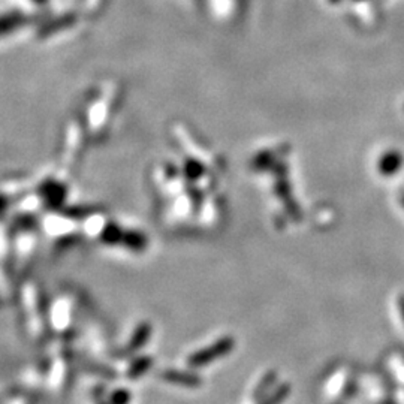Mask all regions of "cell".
Here are the masks:
<instances>
[{
    "instance_id": "obj_1",
    "label": "cell",
    "mask_w": 404,
    "mask_h": 404,
    "mask_svg": "<svg viewBox=\"0 0 404 404\" xmlns=\"http://www.w3.org/2000/svg\"><path fill=\"white\" fill-rule=\"evenodd\" d=\"M234 345L235 341L232 337H222L217 341L211 343V345H209L207 348L198 349L196 352H193V354L189 355L187 364L193 368L210 365L213 361H217L231 354V350L234 349Z\"/></svg>"
},
{
    "instance_id": "obj_2",
    "label": "cell",
    "mask_w": 404,
    "mask_h": 404,
    "mask_svg": "<svg viewBox=\"0 0 404 404\" xmlns=\"http://www.w3.org/2000/svg\"><path fill=\"white\" fill-rule=\"evenodd\" d=\"M67 377V359L63 354H60L57 358H54L53 364H51L50 370V388L53 391H59L62 388Z\"/></svg>"
},
{
    "instance_id": "obj_3",
    "label": "cell",
    "mask_w": 404,
    "mask_h": 404,
    "mask_svg": "<svg viewBox=\"0 0 404 404\" xmlns=\"http://www.w3.org/2000/svg\"><path fill=\"white\" fill-rule=\"evenodd\" d=\"M76 23V14L75 12H66L60 17H56V19L47 21L44 25H42L39 30V36H48L53 35V33H57L60 30H63L66 28H71Z\"/></svg>"
},
{
    "instance_id": "obj_7",
    "label": "cell",
    "mask_w": 404,
    "mask_h": 404,
    "mask_svg": "<svg viewBox=\"0 0 404 404\" xmlns=\"http://www.w3.org/2000/svg\"><path fill=\"white\" fill-rule=\"evenodd\" d=\"M290 392V386L289 385H280L276 391H273L271 394L266 395L264 401L261 404H281L289 397Z\"/></svg>"
},
{
    "instance_id": "obj_5",
    "label": "cell",
    "mask_w": 404,
    "mask_h": 404,
    "mask_svg": "<svg viewBox=\"0 0 404 404\" xmlns=\"http://www.w3.org/2000/svg\"><path fill=\"white\" fill-rule=\"evenodd\" d=\"M30 17L28 14H24L21 11H11V12H6L2 19V32L3 35L10 32H14L17 29H20L21 25H24L25 23H29Z\"/></svg>"
},
{
    "instance_id": "obj_8",
    "label": "cell",
    "mask_w": 404,
    "mask_h": 404,
    "mask_svg": "<svg viewBox=\"0 0 404 404\" xmlns=\"http://www.w3.org/2000/svg\"><path fill=\"white\" fill-rule=\"evenodd\" d=\"M150 365H151V363H150L149 358H141V359L136 361L134 365H131V368H129V372H127V376L132 377V379H135V377H138V376H141V374H144L145 372H147V370L150 368Z\"/></svg>"
},
{
    "instance_id": "obj_4",
    "label": "cell",
    "mask_w": 404,
    "mask_h": 404,
    "mask_svg": "<svg viewBox=\"0 0 404 404\" xmlns=\"http://www.w3.org/2000/svg\"><path fill=\"white\" fill-rule=\"evenodd\" d=\"M160 377L169 383L187 386V388H196V386L201 383V379L198 376L186 372H180V370H163L160 373Z\"/></svg>"
},
{
    "instance_id": "obj_11",
    "label": "cell",
    "mask_w": 404,
    "mask_h": 404,
    "mask_svg": "<svg viewBox=\"0 0 404 404\" xmlns=\"http://www.w3.org/2000/svg\"><path fill=\"white\" fill-rule=\"evenodd\" d=\"M11 404H21V403H19V400H14V401H11Z\"/></svg>"
},
{
    "instance_id": "obj_9",
    "label": "cell",
    "mask_w": 404,
    "mask_h": 404,
    "mask_svg": "<svg viewBox=\"0 0 404 404\" xmlns=\"http://www.w3.org/2000/svg\"><path fill=\"white\" fill-rule=\"evenodd\" d=\"M111 401H113L114 404H126L129 401V394L126 391H117L113 398H111Z\"/></svg>"
},
{
    "instance_id": "obj_6",
    "label": "cell",
    "mask_w": 404,
    "mask_h": 404,
    "mask_svg": "<svg viewBox=\"0 0 404 404\" xmlns=\"http://www.w3.org/2000/svg\"><path fill=\"white\" fill-rule=\"evenodd\" d=\"M149 337H150V325L147 323L140 325L138 328H136L131 343L127 345L126 352H135L136 349H140L141 346L145 345V343H147Z\"/></svg>"
},
{
    "instance_id": "obj_10",
    "label": "cell",
    "mask_w": 404,
    "mask_h": 404,
    "mask_svg": "<svg viewBox=\"0 0 404 404\" xmlns=\"http://www.w3.org/2000/svg\"><path fill=\"white\" fill-rule=\"evenodd\" d=\"M33 2H35L36 5H45L48 0H33Z\"/></svg>"
}]
</instances>
